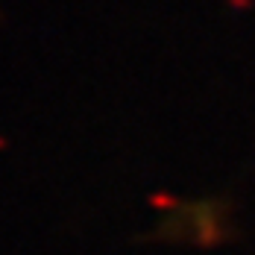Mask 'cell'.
Here are the masks:
<instances>
[{
  "label": "cell",
  "mask_w": 255,
  "mask_h": 255,
  "mask_svg": "<svg viewBox=\"0 0 255 255\" xmlns=\"http://www.w3.org/2000/svg\"><path fill=\"white\" fill-rule=\"evenodd\" d=\"M153 238L170 241V244H197V247L223 244L232 238L229 203L211 197V200L176 205L167 217H161Z\"/></svg>",
  "instance_id": "1"
}]
</instances>
